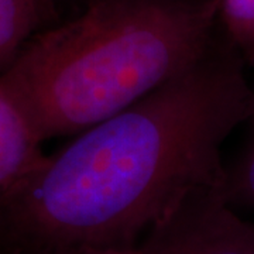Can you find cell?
Masks as SVG:
<instances>
[{
    "instance_id": "1",
    "label": "cell",
    "mask_w": 254,
    "mask_h": 254,
    "mask_svg": "<svg viewBox=\"0 0 254 254\" xmlns=\"http://www.w3.org/2000/svg\"><path fill=\"white\" fill-rule=\"evenodd\" d=\"M247 66L220 30L187 71L43 154L0 190V253L130 249L188 195L225 174L222 147L243 126Z\"/></svg>"
},
{
    "instance_id": "2",
    "label": "cell",
    "mask_w": 254,
    "mask_h": 254,
    "mask_svg": "<svg viewBox=\"0 0 254 254\" xmlns=\"http://www.w3.org/2000/svg\"><path fill=\"white\" fill-rule=\"evenodd\" d=\"M219 0H92L0 72L38 138L75 136L187 71L218 36Z\"/></svg>"
},
{
    "instance_id": "3",
    "label": "cell",
    "mask_w": 254,
    "mask_h": 254,
    "mask_svg": "<svg viewBox=\"0 0 254 254\" xmlns=\"http://www.w3.org/2000/svg\"><path fill=\"white\" fill-rule=\"evenodd\" d=\"M222 180L190 190L130 249L105 254H254V220L227 202Z\"/></svg>"
},
{
    "instance_id": "4",
    "label": "cell",
    "mask_w": 254,
    "mask_h": 254,
    "mask_svg": "<svg viewBox=\"0 0 254 254\" xmlns=\"http://www.w3.org/2000/svg\"><path fill=\"white\" fill-rule=\"evenodd\" d=\"M41 144L17 100L0 82V190L17 181L43 157Z\"/></svg>"
},
{
    "instance_id": "5",
    "label": "cell",
    "mask_w": 254,
    "mask_h": 254,
    "mask_svg": "<svg viewBox=\"0 0 254 254\" xmlns=\"http://www.w3.org/2000/svg\"><path fill=\"white\" fill-rule=\"evenodd\" d=\"M243 126L245 143L230 164H225L222 190L226 200L243 215H254V82L250 108Z\"/></svg>"
},
{
    "instance_id": "6",
    "label": "cell",
    "mask_w": 254,
    "mask_h": 254,
    "mask_svg": "<svg viewBox=\"0 0 254 254\" xmlns=\"http://www.w3.org/2000/svg\"><path fill=\"white\" fill-rule=\"evenodd\" d=\"M40 0H0V72L33 37Z\"/></svg>"
},
{
    "instance_id": "7",
    "label": "cell",
    "mask_w": 254,
    "mask_h": 254,
    "mask_svg": "<svg viewBox=\"0 0 254 254\" xmlns=\"http://www.w3.org/2000/svg\"><path fill=\"white\" fill-rule=\"evenodd\" d=\"M218 24L247 69H254V0H219Z\"/></svg>"
},
{
    "instance_id": "8",
    "label": "cell",
    "mask_w": 254,
    "mask_h": 254,
    "mask_svg": "<svg viewBox=\"0 0 254 254\" xmlns=\"http://www.w3.org/2000/svg\"><path fill=\"white\" fill-rule=\"evenodd\" d=\"M0 254H3V253H0Z\"/></svg>"
}]
</instances>
